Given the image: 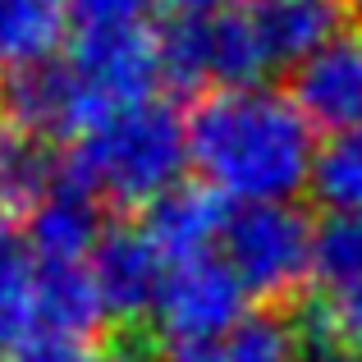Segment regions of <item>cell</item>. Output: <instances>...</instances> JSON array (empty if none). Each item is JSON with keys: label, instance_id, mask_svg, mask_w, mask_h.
I'll return each mask as SVG.
<instances>
[{"label": "cell", "instance_id": "6da1fadb", "mask_svg": "<svg viewBox=\"0 0 362 362\" xmlns=\"http://www.w3.org/2000/svg\"><path fill=\"white\" fill-rule=\"evenodd\" d=\"M312 160L317 129L289 92L266 83L206 92L188 115V165L230 206L293 202L312 179Z\"/></svg>", "mask_w": 362, "mask_h": 362}, {"label": "cell", "instance_id": "8992f818", "mask_svg": "<svg viewBox=\"0 0 362 362\" xmlns=\"http://www.w3.org/2000/svg\"><path fill=\"white\" fill-rule=\"evenodd\" d=\"M243 317L247 289L221 252L170 266L151 308V326L170 349H221Z\"/></svg>", "mask_w": 362, "mask_h": 362}, {"label": "cell", "instance_id": "52a82bcc", "mask_svg": "<svg viewBox=\"0 0 362 362\" xmlns=\"http://www.w3.org/2000/svg\"><path fill=\"white\" fill-rule=\"evenodd\" d=\"M293 106L312 129L349 133L362 129V28H339L293 69Z\"/></svg>", "mask_w": 362, "mask_h": 362}, {"label": "cell", "instance_id": "277c9868", "mask_svg": "<svg viewBox=\"0 0 362 362\" xmlns=\"http://www.w3.org/2000/svg\"><path fill=\"white\" fill-rule=\"evenodd\" d=\"M312 252H317V225L293 202L271 206H234L221 239V257L239 275L247 298H289L312 280Z\"/></svg>", "mask_w": 362, "mask_h": 362}, {"label": "cell", "instance_id": "7c38bea8", "mask_svg": "<svg viewBox=\"0 0 362 362\" xmlns=\"http://www.w3.org/2000/svg\"><path fill=\"white\" fill-rule=\"evenodd\" d=\"M64 23L69 14L60 0H0V69L14 78L55 60Z\"/></svg>", "mask_w": 362, "mask_h": 362}, {"label": "cell", "instance_id": "7402d4cb", "mask_svg": "<svg viewBox=\"0 0 362 362\" xmlns=\"http://www.w3.org/2000/svg\"><path fill=\"white\" fill-rule=\"evenodd\" d=\"M160 362H221L216 349H170Z\"/></svg>", "mask_w": 362, "mask_h": 362}, {"label": "cell", "instance_id": "8fae6325", "mask_svg": "<svg viewBox=\"0 0 362 362\" xmlns=\"http://www.w3.org/2000/svg\"><path fill=\"white\" fill-rule=\"evenodd\" d=\"M271 69H298L326 37L339 33L330 0H247Z\"/></svg>", "mask_w": 362, "mask_h": 362}, {"label": "cell", "instance_id": "ba28073f", "mask_svg": "<svg viewBox=\"0 0 362 362\" xmlns=\"http://www.w3.org/2000/svg\"><path fill=\"white\" fill-rule=\"evenodd\" d=\"M170 262L156 252L142 225H115L101 234L97 252H92V280L101 289L110 321H138L151 317L156 293L165 284Z\"/></svg>", "mask_w": 362, "mask_h": 362}, {"label": "cell", "instance_id": "4fadbf2b", "mask_svg": "<svg viewBox=\"0 0 362 362\" xmlns=\"http://www.w3.org/2000/svg\"><path fill=\"white\" fill-rule=\"evenodd\" d=\"M308 193L326 216H362V129L317 142Z\"/></svg>", "mask_w": 362, "mask_h": 362}, {"label": "cell", "instance_id": "603a6c76", "mask_svg": "<svg viewBox=\"0 0 362 362\" xmlns=\"http://www.w3.org/2000/svg\"><path fill=\"white\" fill-rule=\"evenodd\" d=\"M9 211H14V206L0 202V252H5V247H14V221H9Z\"/></svg>", "mask_w": 362, "mask_h": 362}, {"label": "cell", "instance_id": "3957f363", "mask_svg": "<svg viewBox=\"0 0 362 362\" xmlns=\"http://www.w3.org/2000/svg\"><path fill=\"white\" fill-rule=\"evenodd\" d=\"M188 170V119L160 97L133 101L69 142L64 179L78 184L97 206L147 211L179 188Z\"/></svg>", "mask_w": 362, "mask_h": 362}, {"label": "cell", "instance_id": "cb8c5ba5", "mask_svg": "<svg viewBox=\"0 0 362 362\" xmlns=\"http://www.w3.org/2000/svg\"><path fill=\"white\" fill-rule=\"evenodd\" d=\"M349 5H354V9H358V14H362V0H349Z\"/></svg>", "mask_w": 362, "mask_h": 362}, {"label": "cell", "instance_id": "9c48e42d", "mask_svg": "<svg viewBox=\"0 0 362 362\" xmlns=\"http://www.w3.org/2000/svg\"><path fill=\"white\" fill-rule=\"evenodd\" d=\"M101 234V206L69 179H55L23 211V247L42 262H92Z\"/></svg>", "mask_w": 362, "mask_h": 362}, {"label": "cell", "instance_id": "5bb4252c", "mask_svg": "<svg viewBox=\"0 0 362 362\" xmlns=\"http://www.w3.org/2000/svg\"><path fill=\"white\" fill-rule=\"evenodd\" d=\"M42 271L23 243L0 252V349H18L42 335Z\"/></svg>", "mask_w": 362, "mask_h": 362}, {"label": "cell", "instance_id": "5b68a950", "mask_svg": "<svg viewBox=\"0 0 362 362\" xmlns=\"http://www.w3.org/2000/svg\"><path fill=\"white\" fill-rule=\"evenodd\" d=\"M160 60H165V78L197 83L211 92L257 88L266 74H275L252 28L247 0L216 14H179V23L160 33Z\"/></svg>", "mask_w": 362, "mask_h": 362}, {"label": "cell", "instance_id": "44dd1931", "mask_svg": "<svg viewBox=\"0 0 362 362\" xmlns=\"http://www.w3.org/2000/svg\"><path fill=\"white\" fill-rule=\"evenodd\" d=\"M179 14H216V9H230V5H243V0H170Z\"/></svg>", "mask_w": 362, "mask_h": 362}, {"label": "cell", "instance_id": "2e32d148", "mask_svg": "<svg viewBox=\"0 0 362 362\" xmlns=\"http://www.w3.org/2000/svg\"><path fill=\"white\" fill-rule=\"evenodd\" d=\"M51 184L55 179L46 170V156L37 151L33 133L9 115V106L0 101V202L28 211Z\"/></svg>", "mask_w": 362, "mask_h": 362}, {"label": "cell", "instance_id": "9a60e30c", "mask_svg": "<svg viewBox=\"0 0 362 362\" xmlns=\"http://www.w3.org/2000/svg\"><path fill=\"white\" fill-rule=\"evenodd\" d=\"M216 354H221V362H308V335L289 317L262 308L247 312Z\"/></svg>", "mask_w": 362, "mask_h": 362}, {"label": "cell", "instance_id": "ac0fdd59", "mask_svg": "<svg viewBox=\"0 0 362 362\" xmlns=\"http://www.w3.org/2000/svg\"><path fill=\"white\" fill-rule=\"evenodd\" d=\"M317 339L344 362H362V284L344 293H330L317 317Z\"/></svg>", "mask_w": 362, "mask_h": 362}, {"label": "cell", "instance_id": "30bf717a", "mask_svg": "<svg viewBox=\"0 0 362 362\" xmlns=\"http://www.w3.org/2000/svg\"><path fill=\"white\" fill-rule=\"evenodd\" d=\"M230 211L234 206L221 202L211 188L179 184L175 193H165L156 206H147L138 225L147 230V239L156 243V252L165 257L170 266H179V262H193V257L221 252Z\"/></svg>", "mask_w": 362, "mask_h": 362}, {"label": "cell", "instance_id": "d6986e66", "mask_svg": "<svg viewBox=\"0 0 362 362\" xmlns=\"http://www.w3.org/2000/svg\"><path fill=\"white\" fill-rule=\"evenodd\" d=\"M78 33H110V28H142L156 0H60Z\"/></svg>", "mask_w": 362, "mask_h": 362}, {"label": "cell", "instance_id": "7a4b0ae2", "mask_svg": "<svg viewBox=\"0 0 362 362\" xmlns=\"http://www.w3.org/2000/svg\"><path fill=\"white\" fill-rule=\"evenodd\" d=\"M160 78H165L160 37H151L147 28H110V33H83L69 55L14 74L5 106L33 138L46 133L74 142L101 115L156 97Z\"/></svg>", "mask_w": 362, "mask_h": 362}, {"label": "cell", "instance_id": "ffe728a7", "mask_svg": "<svg viewBox=\"0 0 362 362\" xmlns=\"http://www.w3.org/2000/svg\"><path fill=\"white\" fill-rule=\"evenodd\" d=\"M5 362H97L88 354V344H78V339H64V335H37L28 339V344L9 349Z\"/></svg>", "mask_w": 362, "mask_h": 362}, {"label": "cell", "instance_id": "e0dca14e", "mask_svg": "<svg viewBox=\"0 0 362 362\" xmlns=\"http://www.w3.org/2000/svg\"><path fill=\"white\" fill-rule=\"evenodd\" d=\"M312 280H321L330 293L362 284V216H326L317 225Z\"/></svg>", "mask_w": 362, "mask_h": 362}]
</instances>
